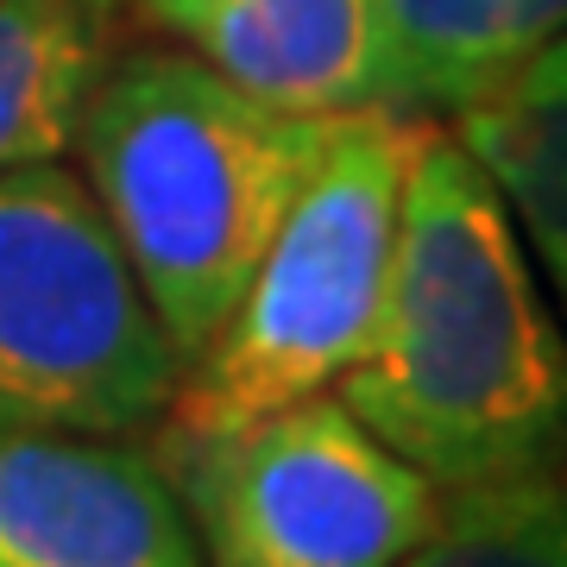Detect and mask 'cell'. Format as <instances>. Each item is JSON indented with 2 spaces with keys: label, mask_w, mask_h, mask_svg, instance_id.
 <instances>
[{
  "label": "cell",
  "mask_w": 567,
  "mask_h": 567,
  "mask_svg": "<svg viewBox=\"0 0 567 567\" xmlns=\"http://www.w3.org/2000/svg\"><path fill=\"white\" fill-rule=\"evenodd\" d=\"M334 398L435 492L567 461V322L454 126L423 121L379 322Z\"/></svg>",
  "instance_id": "6da1fadb"
},
{
  "label": "cell",
  "mask_w": 567,
  "mask_h": 567,
  "mask_svg": "<svg viewBox=\"0 0 567 567\" xmlns=\"http://www.w3.org/2000/svg\"><path fill=\"white\" fill-rule=\"evenodd\" d=\"M322 133L328 114L265 102L164 39L107 44L63 158L183 365L234 316Z\"/></svg>",
  "instance_id": "7a4b0ae2"
},
{
  "label": "cell",
  "mask_w": 567,
  "mask_h": 567,
  "mask_svg": "<svg viewBox=\"0 0 567 567\" xmlns=\"http://www.w3.org/2000/svg\"><path fill=\"white\" fill-rule=\"evenodd\" d=\"M429 114L404 107H347L328 114L316 171L284 208L252 284L240 290L221 334L183 365V429H234L265 410L334 391L379 322L391 278L398 208Z\"/></svg>",
  "instance_id": "3957f363"
},
{
  "label": "cell",
  "mask_w": 567,
  "mask_h": 567,
  "mask_svg": "<svg viewBox=\"0 0 567 567\" xmlns=\"http://www.w3.org/2000/svg\"><path fill=\"white\" fill-rule=\"evenodd\" d=\"M183 360L70 158L0 177V429L152 435Z\"/></svg>",
  "instance_id": "277c9868"
},
{
  "label": "cell",
  "mask_w": 567,
  "mask_h": 567,
  "mask_svg": "<svg viewBox=\"0 0 567 567\" xmlns=\"http://www.w3.org/2000/svg\"><path fill=\"white\" fill-rule=\"evenodd\" d=\"M203 567H398L442 511V492L391 454L334 391L234 429L152 435Z\"/></svg>",
  "instance_id": "5b68a950"
},
{
  "label": "cell",
  "mask_w": 567,
  "mask_h": 567,
  "mask_svg": "<svg viewBox=\"0 0 567 567\" xmlns=\"http://www.w3.org/2000/svg\"><path fill=\"white\" fill-rule=\"evenodd\" d=\"M0 567H203L145 435L0 429Z\"/></svg>",
  "instance_id": "8992f818"
},
{
  "label": "cell",
  "mask_w": 567,
  "mask_h": 567,
  "mask_svg": "<svg viewBox=\"0 0 567 567\" xmlns=\"http://www.w3.org/2000/svg\"><path fill=\"white\" fill-rule=\"evenodd\" d=\"M164 44L297 114L379 102L372 0H121Z\"/></svg>",
  "instance_id": "52a82bcc"
},
{
  "label": "cell",
  "mask_w": 567,
  "mask_h": 567,
  "mask_svg": "<svg viewBox=\"0 0 567 567\" xmlns=\"http://www.w3.org/2000/svg\"><path fill=\"white\" fill-rule=\"evenodd\" d=\"M379 102L461 114L567 39V0H372Z\"/></svg>",
  "instance_id": "ba28073f"
},
{
  "label": "cell",
  "mask_w": 567,
  "mask_h": 567,
  "mask_svg": "<svg viewBox=\"0 0 567 567\" xmlns=\"http://www.w3.org/2000/svg\"><path fill=\"white\" fill-rule=\"evenodd\" d=\"M454 140L486 164L555 316L567 322V39L454 114Z\"/></svg>",
  "instance_id": "9c48e42d"
},
{
  "label": "cell",
  "mask_w": 567,
  "mask_h": 567,
  "mask_svg": "<svg viewBox=\"0 0 567 567\" xmlns=\"http://www.w3.org/2000/svg\"><path fill=\"white\" fill-rule=\"evenodd\" d=\"M107 20L82 0H0V177L70 152Z\"/></svg>",
  "instance_id": "30bf717a"
},
{
  "label": "cell",
  "mask_w": 567,
  "mask_h": 567,
  "mask_svg": "<svg viewBox=\"0 0 567 567\" xmlns=\"http://www.w3.org/2000/svg\"><path fill=\"white\" fill-rule=\"evenodd\" d=\"M398 567H567V461L442 492L435 524Z\"/></svg>",
  "instance_id": "8fae6325"
},
{
  "label": "cell",
  "mask_w": 567,
  "mask_h": 567,
  "mask_svg": "<svg viewBox=\"0 0 567 567\" xmlns=\"http://www.w3.org/2000/svg\"><path fill=\"white\" fill-rule=\"evenodd\" d=\"M82 7H95L102 20H114V13H121V0H82Z\"/></svg>",
  "instance_id": "7c38bea8"
}]
</instances>
